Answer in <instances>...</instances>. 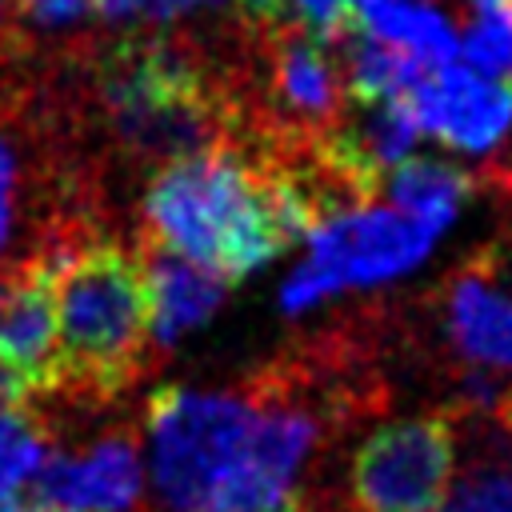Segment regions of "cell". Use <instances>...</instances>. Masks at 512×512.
Instances as JSON below:
<instances>
[{"label": "cell", "instance_id": "13", "mask_svg": "<svg viewBox=\"0 0 512 512\" xmlns=\"http://www.w3.org/2000/svg\"><path fill=\"white\" fill-rule=\"evenodd\" d=\"M356 24L384 40L396 44L400 52H408L420 68H444L460 56V32L444 20V12H436L432 4H412V0H376L372 8H364L356 16Z\"/></svg>", "mask_w": 512, "mask_h": 512}, {"label": "cell", "instance_id": "4", "mask_svg": "<svg viewBox=\"0 0 512 512\" xmlns=\"http://www.w3.org/2000/svg\"><path fill=\"white\" fill-rule=\"evenodd\" d=\"M436 236L440 232H432L428 224H420L396 208H380V204H360V208L336 212L308 232L312 252L280 284V308L288 316H296V312L328 300L332 292L392 280V276L416 268L432 252Z\"/></svg>", "mask_w": 512, "mask_h": 512}, {"label": "cell", "instance_id": "2", "mask_svg": "<svg viewBox=\"0 0 512 512\" xmlns=\"http://www.w3.org/2000/svg\"><path fill=\"white\" fill-rule=\"evenodd\" d=\"M108 132L132 164L164 168L204 148L236 144V108L208 84L200 56L164 36H128L100 64Z\"/></svg>", "mask_w": 512, "mask_h": 512}, {"label": "cell", "instance_id": "22", "mask_svg": "<svg viewBox=\"0 0 512 512\" xmlns=\"http://www.w3.org/2000/svg\"><path fill=\"white\" fill-rule=\"evenodd\" d=\"M236 8H244L256 24H272L284 16V0H236Z\"/></svg>", "mask_w": 512, "mask_h": 512}, {"label": "cell", "instance_id": "23", "mask_svg": "<svg viewBox=\"0 0 512 512\" xmlns=\"http://www.w3.org/2000/svg\"><path fill=\"white\" fill-rule=\"evenodd\" d=\"M484 180H488L504 200H512V164H508V160H488V164H484Z\"/></svg>", "mask_w": 512, "mask_h": 512}, {"label": "cell", "instance_id": "30", "mask_svg": "<svg viewBox=\"0 0 512 512\" xmlns=\"http://www.w3.org/2000/svg\"><path fill=\"white\" fill-rule=\"evenodd\" d=\"M500 12H504V20H512V0H500Z\"/></svg>", "mask_w": 512, "mask_h": 512}, {"label": "cell", "instance_id": "26", "mask_svg": "<svg viewBox=\"0 0 512 512\" xmlns=\"http://www.w3.org/2000/svg\"><path fill=\"white\" fill-rule=\"evenodd\" d=\"M0 512H76V508H60V504H40V500H4Z\"/></svg>", "mask_w": 512, "mask_h": 512}, {"label": "cell", "instance_id": "27", "mask_svg": "<svg viewBox=\"0 0 512 512\" xmlns=\"http://www.w3.org/2000/svg\"><path fill=\"white\" fill-rule=\"evenodd\" d=\"M480 12H500V0H472Z\"/></svg>", "mask_w": 512, "mask_h": 512}, {"label": "cell", "instance_id": "11", "mask_svg": "<svg viewBox=\"0 0 512 512\" xmlns=\"http://www.w3.org/2000/svg\"><path fill=\"white\" fill-rule=\"evenodd\" d=\"M476 188H480V176H472L468 168L420 156V160H400L380 180L376 192H384L396 212L428 224L432 232H444Z\"/></svg>", "mask_w": 512, "mask_h": 512}, {"label": "cell", "instance_id": "16", "mask_svg": "<svg viewBox=\"0 0 512 512\" xmlns=\"http://www.w3.org/2000/svg\"><path fill=\"white\" fill-rule=\"evenodd\" d=\"M460 52L472 72L512 84V24L504 20V12H476V20L460 36Z\"/></svg>", "mask_w": 512, "mask_h": 512}, {"label": "cell", "instance_id": "28", "mask_svg": "<svg viewBox=\"0 0 512 512\" xmlns=\"http://www.w3.org/2000/svg\"><path fill=\"white\" fill-rule=\"evenodd\" d=\"M348 4H352V12H356V16H360V12H364V8H372V4H376V0H348Z\"/></svg>", "mask_w": 512, "mask_h": 512}, {"label": "cell", "instance_id": "15", "mask_svg": "<svg viewBox=\"0 0 512 512\" xmlns=\"http://www.w3.org/2000/svg\"><path fill=\"white\" fill-rule=\"evenodd\" d=\"M56 448L52 416L32 404H0V504L20 492Z\"/></svg>", "mask_w": 512, "mask_h": 512}, {"label": "cell", "instance_id": "24", "mask_svg": "<svg viewBox=\"0 0 512 512\" xmlns=\"http://www.w3.org/2000/svg\"><path fill=\"white\" fill-rule=\"evenodd\" d=\"M196 4H208V0H144V12L156 16V20H168V16H180Z\"/></svg>", "mask_w": 512, "mask_h": 512}, {"label": "cell", "instance_id": "8", "mask_svg": "<svg viewBox=\"0 0 512 512\" xmlns=\"http://www.w3.org/2000/svg\"><path fill=\"white\" fill-rule=\"evenodd\" d=\"M24 488L28 500L76 512H136L144 500L140 428L112 424L80 456L52 448Z\"/></svg>", "mask_w": 512, "mask_h": 512}, {"label": "cell", "instance_id": "19", "mask_svg": "<svg viewBox=\"0 0 512 512\" xmlns=\"http://www.w3.org/2000/svg\"><path fill=\"white\" fill-rule=\"evenodd\" d=\"M16 16L32 20L36 28H72V24H84L92 12V0H16Z\"/></svg>", "mask_w": 512, "mask_h": 512}, {"label": "cell", "instance_id": "29", "mask_svg": "<svg viewBox=\"0 0 512 512\" xmlns=\"http://www.w3.org/2000/svg\"><path fill=\"white\" fill-rule=\"evenodd\" d=\"M12 12H16V0H0V20L12 16Z\"/></svg>", "mask_w": 512, "mask_h": 512}, {"label": "cell", "instance_id": "9", "mask_svg": "<svg viewBox=\"0 0 512 512\" xmlns=\"http://www.w3.org/2000/svg\"><path fill=\"white\" fill-rule=\"evenodd\" d=\"M408 108L420 132L460 152H488L512 132V84L460 64L424 72L408 92Z\"/></svg>", "mask_w": 512, "mask_h": 512}, {"label": "cell", "instance_id": "25", "mask_svg": "<svg viewBox=\"0 0 512 512\" xmlns=\"http://www.w3.org/2000/svg\"><path fill=\"white\" fill-rule=\"evenodd\" d=\"M280 512H324V496H320V492H312V496H308V492L300 488V492H296Z\"/></svg>", "mask_w": 512, "mask_h": 512}, {"label": "cell", "instance_id": "1", "mask_svg": "<svg viewBox=\"0 0 512 512\" xmlns=\"http://www.w3.org/2000/svg\"><path fill=\"white\" fill-rule=\"evenodd\" d=\"M60 396L88 412L124 400L156 352L148 340L144 284L136 256L112 240H92L56 276Z\"/></svg>", "mask_w": 512, "mask_h": 512}, {"label": "cell", "instance_id": "21", "mask_svg": "<svg viewBox=\"0 0 512 512\" xmlns=\"http://www.w3.org/2000/svg\"><path fill=\"white\" fill-rule=\"evenodd\" d=\"M92 12L100 20H112V24H124V20H136L144 12V0H92Z\"/></svg>", "mask_w": 512, "mask_h": 512}, {"label": "cell", "instance_id": "10", "mask_svg": "<svg viewBox=\"0 0 512 512\" xmlns=\"http://www.w3.org/2000/svg\"><path fill=\"white\" fill-rule=\"evenodd\" d=\"M136 268H140V284H144L148 340H152L156 356L176 348L188 332L204 328L224 308L228 284L220 276L168 252L164 244H156L148 236H140V244H136Z\"/></svg>", "mask_w": 512, "mask_h": 512}, {"label": "cell", "instance_id": "5", "mask_svg": "<svg viewBox=\"0 0 512 512\" xmlns=\"http://www.w3.org/2000/svg\"><path fill=\"white\" fill-rule=\"evenodd\" d=\"M460 412L440 404L376 424L348 460V512H436L456 468Z\"/></svg>", "mask_w": 512, "mask_h": 512}, {"label": "cell", "instance_id": "20", "mask_svg": "<svg viewBox=\"0 0 512 512\" xmlns=\"http://www.w3.org/2000/svg\"><path fill=\"white\" fill-rule=\"evenodd\" d=\"M488 420H492V428H496V436H500V444H504V452L512 460V384H504V392H500L496 408L488 412Z\"/></svg>", "mask_w": 512, "mask_h": 512}, {"label": "cell", "instance_id": "14", "mask_svg": "<svg viewBox=\"0 0 512 512\" xmlns=\"http://www.w3.org/2000/svg\"><path fill=\"white\" fill-rule=\"evenodd\" d=\"M460 432L480 444L468 468L444 488L436 512H512V460L488 416H460Z\"/></svg>", "mask_w": 512, "mask_h": 512}, {"label": "cell", "instance_id": "12", "mask_svg": "<svg viewBox=\"0 0 512 512\" xmlns=\"http://www.w3.org/2000/svg\"><path fill=\"white\" fill-rule=\"evenodd\" d=\"M328 52H332V60L340 68L344 96L356 108L380 104V100H408L416 80L428 72L408 52H400L396 44H384V40L368 36L360 24H352Z\"/></svg>", "mask_w": 512, "mask_h": 512}, {"label": "cell", "instance_id": "3", "mask_svg": "<svg viewBox=\"0 0 512 512\" xmlns=\"http://www.w3.org/2000/svg\"><path fill=\"white\" fill-rule=\"evenodd\" d=\"M256 400L244 380L232 388L164 384L144 400L152 432V488L160 512H216L240 468Z\"/></svg>", "mask_w": 512, "mask_h": 512}, {"label": "cell", "instance_id": "7", "mask_svg": "<svg viewBox=\"0 0 512 512\" xmlns=\"http://www.w3.org/2000/svg\"><path fill=\"white\" fill-rule=\"evenodd\" d=\"M440 332L460 364L512 368V292L508 252L488 244L440 284Z\"/></svg>", "mask_w": 512, "mask_h": 512}, {"label": "cell", "instance_id": "31", "mask_svg": "<svg viewBox=\"0 0 512 512\" xmlns=\"http://www.w3.org/2000/svg\"><path fill=\"white\" fill-rule=\"evenodd\" d=\"M0 296H4V280H0Z\"/></svg>", "mask_w": 512, "mask_h": 512}, {"label": "cell", "instance_id": "17", "mask_svg": "<svg viewBox=\"0 0 512 512\" xmlns=\"http://www.w3.org/2000/svg\"><path fill=\"white\" fill-rule=\"evenodd\" d=\"M20 196H24V160L16 152L12 132L0 124V252L16 240Z\"/></svg>", "mask_w": 512, "mask_h": 512}, {"label": "cell", "instance_id": "6", "mask_svg": "<svg viewBox=\"0 0 512 512\" xmlns=\"http://www.w3.org/2000/svg\"><path fill=\"white\" fill-rule=\"evenodd\" d=\"M56 276L60 268L32 252L8 260L0 272V404L60 396Z\"/></svg>", "mask_w": 512, "mask_h": 512}, {"label": "cell", "instance_id": "18", "mask_svg": "<svg viewBox=\"0 0 512 512\" xmlns=\"http://www.w3.org/2000/svg\"><path fill=\"white\" fill-rule=\"evenodd\" d=\"M296 8V20L324 44L332 48L352 24H356V12L348 0H288Z\"/></svg>", "mask_w": 512, "mask_h": 512}]
</instances>
